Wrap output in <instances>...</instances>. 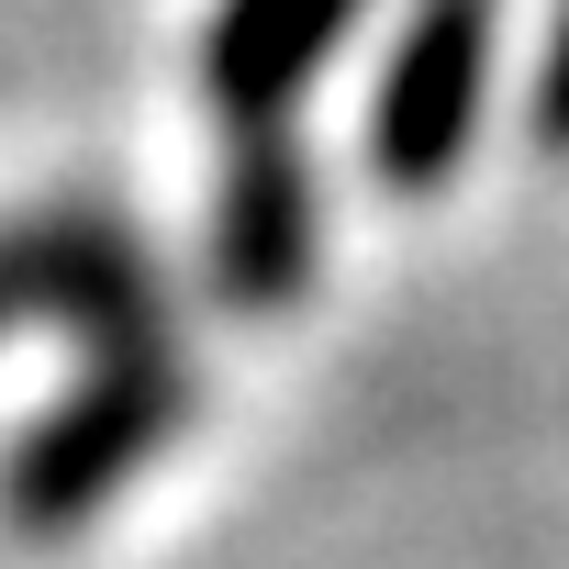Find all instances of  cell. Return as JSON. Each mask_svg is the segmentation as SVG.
Returning a JSON list of instances; mask_svg holds the SVG:
<instances>
[{
    "label": "cell",
    "instance_id": "obj_1",
    "mask_svg": "<svg viewBox=\"0 0 569 569\" xmlns=\"http://www.w3.org/2000/svg\"><path fill=\"white\" fill-rule=\"evenodd\" d=\"M190 425V347H134V358H90L68 380L57 413H34L0 458V525L23 536H68L90 525L168 436Z\"/></svg>",
    "mask_w": 569,
    "mask_h": 569
},
{
    "label": "cell",
    "instance_id": "obj_2",
    "mask_svg": "<svg viewBox=\"0 0 569 569\" xmlns=\"http://www.w3.org/2000/svg\"><path fill=\"white\" fill-rule=\"evenodd\" d=\"M12 336H79V369L134 358V347H179L157 257L112 212H79V201H46V212L0 223V347Z\"/></svg>",
    "mask_w": 569,
    "mask_h": 569
},
{
    "label": "cell",
    "instance_id": "obj_3",
    "mask_svg": "<svg viewBox=\"0 0 569 569\" xmlns=\"http://www.w3.org/2000/svg\"><path fill=\"white\" fill-rule=\"evenodd\" d=\"M491 68H502V0H413V23L369 79V179L380 190L458 179L491 112Z\"/></svg>",
    "mask_w": 569,
    "mask_h": 569
},
{
    "label": "cell",
    "instance_id": "obj_4",
    "mask_svg": "<svg viewBox=\"0 0 569 569\" xmlns=\"http://www.w3.org/2000/svg\"><path fill=\"white\" fill-rule=\"evenodd\" d=\"M325 257V201H313V157L279 134H234L223 179H212V223H201V268L223 313H291L302 279Z\"/></svg>",
    "mask_w": 569,
    "mask_h": 569
},
{
    "label": "cell",
    "instance_id": "obj_5",
    "mask_svg": "<svg viewBox=\"0 0 569 569\" xmlns=\"http://www.w3.org/2000/svg\"><path fill=\"white\" fill-rule=\"evenodd\" d=\"M380 0H212L201 23V101L234 134H279L302 112V90L358 46Z\"/></svg>",
    "mask_w": 569,
    "mask_h": 569
},
{
    "label": "cell",
    "instance_id": "obj_6",
    "mask_svg": "<svg viewBox=\"0 0 569 569\" xmlns=\"http://www.w3.org/2000/svg\"><path fill=\"white\" fill-rule=\"evenodd\" d=\"M525 112H536V146H547V157H569V0H558V23H547V46H536Z\"/></svg>",
    "mask_w": 569,
    "mask_h": 569
}]
</instances>
